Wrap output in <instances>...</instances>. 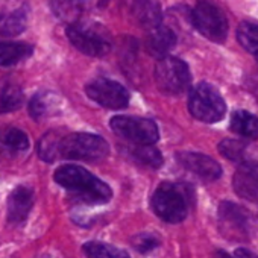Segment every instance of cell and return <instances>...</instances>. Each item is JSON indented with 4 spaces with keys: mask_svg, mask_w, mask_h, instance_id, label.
Masks as SVG:
<instances>
[{
    "mask_svg": "<svg viewBox=\"0 0 258 258\" xmlns=\"http://www.w3.org/2000/svg\"><path fill=\"white\" fill-rule=\"evenodd\" d=\"M53 179L87 204H106L112 198V190L102 179L76 164L61 166L56 169Z\"/></svg>",
    "mask_w": 258,
    "mask_h": 258,
    "instance_id": "6da1fadb",
    "label": "cell"
},
{
    "mask_svg": "<svg viewBox=\"0 0 258 258\" xmlns=\"http://www.w3.org/2000/svg\"><path fill=\"white\" fill-rule=\"evenodd\" d=\"M191 199L193 191L188 185L163 182L155 190L151 204L154 213L164 222L179 223L187 217Z\"/></svg>",
    "mask_w": 258,
    "mask_h": 258,
    "instance_id": "7a4b0ae2",
    "label": "cell"
},
{
    "mask_svg": "<svg viewBox=\"0 0 258 258\" xmlns=\"http://www.w3.org/2000/svg\"><path fill=\"white\" fill-rule=\"evenodd\" d=\"M109 154L108 143L96 134L75 133L61 134L58 133L56 142V160H81V161H99L106 158Z\"/></svg>",
    "mask_w": 258,
    "mask_h": 258,
    "instance_id": "3957f363",
    "label": "cell"
},
{
    "mask_svg": "<svg viewBox=\"0 0 258 258\" xmlns=\"http://www.w3.org/2000/svg\"><path fill=\"white\" fill-rule=\"evenodd\" d=\"M67 38L79 52L88 56L100 58L111 50V37L97 23H72L67 26Z\"/></svg>",
    "mask_w": 258,
    "mask_h": 258,
    "instance_id": "277c9868",
    "label": "cell"
},
{
    "mask_svg": "<svg viewBox=\"0 0 258 258\" xmlns=\"http://www.w3.org/2000/svg\"><path fill=\"white\" fill-rule=\"evenodd\" d=\"M190 114L205 123H216L223 118L226 103L220 93L207 82H201L190 91L188 96Z\"/></svg>",
    "mask_w": 258,
    "mask_h": 258,
    "instance_id": "5b68a950",
    "label": "cell"
},
{
    "mask_svg": "<svg viewBox=\"0 0 258 258\" xmlns=\"http://www.w3.org/2000/svg\"><path fill=\"white\" fill-rule=\"evenodd\" d=\"M109 126L112 131L137 146H152L160 139V131L154 120L134 115H115Z\"/></svg>",
    "mask_w": 258,
    "mask_h": 258,
    "instance_id": "8992f818",
    "label": "cell"
},
{
    "mask_svg": "<svg viewBox=\"0 0 258 258\" xmlns=\"http://www.w3.org/2000/svg\"><path fill=\"white\" fill-rule=\"evenodd\" d=\"M155 82L164 94H181L190 87L191 75L188 66L175 56L163 58L155 66Z\"/></svg>",
    "mask_w": 258,
    "mask_h": 258,
    "instance_id": "52a82bcc",
    "label": "cell"
},
{
    "mask_svg": "<svg viewBox=\"0 0 258 258\" xmlns=\"http://www.w3.org/2000/svg\"><path fill=\"white\" fill-rule=\"evenodd\" d=\"M195 28L214 43L225 41L228 35V22L225 14L208 0H199L193 10Z\"/></svg>",
    "mask_w": 258,
    "mask_h": 258,
    "instance_id": "ba28073f",
    "label": "cell"
},
{
    "mask_svg": "<svg viewBox=\"0 0 258 258\" xmlns=\"http://www.w3.org/2000/svg\"><path fill=\"white\" fill-rule=\"evenodd\" d=\"M85 93L93 102L109 109H123L129 103L127 90L121 84L106 78H97L87 84Z\"/></svg>",
    "mask_w": 258,
    "mask_h": 258,
    "instance_id": "9c48e42d",
    "label": "cell"
},
{
    "mask_svg": "<svg viewBox=\"0 0 258 258\" xmlns=\"http://www.w3.org/2000/svg\"><path fill=\"white\" fill-rule=\"evenodd\" d=\"M31 8L26 0H0V35L16 37L26 31Z\"/></svg>",
    "mask_w": 258,
    "mask_h": 258,
    "instance_id": "30bf717a",
    "label": "cell"
},
{
    "mask_svg": "<svg viewBox=\"0 0 258 258\" xmlns=\"http://www.w3.org/2000/svg\"><path fill=\"white\" fill-rule=\"evenodd\" d=\"M219 226L225 237L243 240L250 228V216L235 204L222 202L219 205Z\"/></svg>",
    "mask_w": 258,
    "mask_h": 258,
    "instance_id": "8fae6325",
    "label": "cell"
},
{
    "mask_svg": "<svg viewBox=\"0 0 258 258\" xmlns=\"http://www.w3.org/2000/svg\"><path fill=\"white\" fill-rule=\"evenodd\" d=\"M126 19L148 31L161 25V8L157 0H120Z\"/></svg>",
    "mask_w": 258,
    "mask_h": 258,
    "instance_id": "7c38bea8",
    "label": "cell"
},
{
    "mask_svg": "<svg viewBox=\"0 0 258 258\" xmlns=\"http://www.w3.org/2000/svg\"><path fill=\"white\" fill-rule=\"evenodd\" d=\"M176 160L182 167L198 175L204 181L211 182L222 176V167L216 160L208 155L199 152H178Z\"/></svg>",
    "mask_w": 258,
    "mask_h": 258,
    "instance_id": "4fadbf2b",
    "label": "cell"
},
{
    "mask_svg": "<svg viewBox=\"0 0 258 258\" xmlns=\"http://www.w3.org/2000/svg\"><path fill=\"white\" fill-rule=\"evenodd\" d=\"M232 185L241 199L258 205V161L241 163L234 173Z\"/></svg>",
    "mask_w": 258,
    "mask_h": 258,
    "instance_id": "5bb4252c",
    "label": "cell"
},
{
    "mask_svg": "<svg viewBox=\"0 0 258 258\" xmlns=\"http://www.w3.org/2000/svg\"><path fill=\"white\" fill-rule=\"evenodd\" d=\"M34 205V191L26 185L16 187L7 202V219L11 225H22L28 219Z\"/></svg>",
    "mask_w": 258,
    "mask_h": 258,
    "instance_id": "9a60e30c",
    "label": "cell"
},
{
    "mask_svg": "<svg viewBox=\"0 0 258 258\" xmlns=\"http://www.w3.org/2000/svg\"><path fill=\"white\" fill-rule=\"evenodd\" d=\"M175 44H176V35L170 28L160 25L157 28L149 29V34L146 37V49L154 58L157 59L167 58L169 52L175 47Z\"/></svg>",
    "mask_w": 258,
    "mask_h": 258,
    "instance_id": "2e32d148",
    "label": "cell"
},
{
    "mask_svg": "<svg viewBox=\"0 0 258 258\" xmlns=\"http://www.w3.org/2000/svg\"><path fill=\"white\" fill-rule=\"evenodd\" d=\"M34 53V47L22 41H2L0 43V66L8 67L28 59Z\"/></svg>",
    "mask_w": 258,
    "mask_h": 258,
    "instance_id": "e0dca14e",
    "label": "cell"
},
{
    "mask_svg": "<svg viewBox=\"0 0 258 258\" xmlns=\"http://www.w3.org/2000/svg\"><path fill=\"white\" fill-rule=\"evenodd\" d=\"M59 99L52 91H40L29 102V114L35 120L53 115L58 111Z\"/></svg>",
    "mask_w": 258,
    "mask_h": 258,
    "instance_id": "ac0fdd59",
    "label": "cell"
},
{
    "mask_svg": "<svg viewBox=\"0 0 258 258\" xmlns=\"http://www.w3.org/2000/svg\"><path fill=\"white\" fill-rule=\"evenodd\" d=\"M23 90L13 81L0 82V114L17 111L23 105Z\"/></svg>",
    "mask_w": 258,
    "mask_h": 258,
    "instance_id": "d6986e66",
    "label": "cell"
},
{
    "mask_svg": "<svg viewBox=\"0 0 258 258\" xmlns=\"http://www.w3.org/2000/svg\"><path fill=\"white\" fill-rule=\"evenodd\" d=\"M229 127L232 133L241 137L258 139V117L247 111H243V109L235 111L231 117Z\"/></svg>",
    "mask_w": 258,
    "mask_h": 258,
    "instance_id": "ffe728a7",
    "label": "cell"
},
{
    "mask_svg": "<svg viewBox=\"0 0 258 258\" xmlns=\"http://www.w3.org/2000/svg\"><path fill=\"white\" fill-rule=\"evenodd\" d=\"M237 40L243 49L258 56V23L243 22L237 29Z\"/></svg>",
    "mask_w": 258,
    "mask_h": 258,
    "instance_id": "44dd1931",
    "label": "cell"
},
{
    "mask_svg": "<svg viewBox=\"0 0 258 258\" xmlns=\"http://www.w3.org/2000/svg\"><path fill=\"white\" fill-rule=\"evenodd\" d=\"M84 252L88 255V258H131L127 252L99 241H88L84 244Z\"/></svg>",
    "mask_w": 258,
    "mask_h": 258,
    "instance_id": "7402d4cb",
    "label": "cell"
},
{
    "mask_svg": "<svg viewBox=\"0 0 258 258\" xmlns=\"http://www.w3.org/2000/svg\"><path fill=\"white\" fill-rule=\"evenodd\" d=\"M129 155L133 158H136L139 163L145 164V166H149V167H160L163 164V157L161 154L155 149V148H151V146H134L129 149Z\"/></svg>",
    "mask_w": 258,
    "mask_h": 258,
    "instance_id": "603a6c76",
    "label": "cell"
},
{
    "mask_svg": "<svg viewBox=\"0 0 258 258\" xmlns=\"http://www.w3.org/2000/svg\"><path fill=\"white\" fill-rule=\"evenodd\" d=\"M247 151V145L238 140H223L219 145V152L228 158L229 161H237V163H244V154Z\"/></svg>",
    "mask_w": 258,
    "mask_h": 258,
    "instance_id": "cb8c5ba5",
    "label": "cell"
},
{
    "mask_svg": "<svg viewBox=\"0 0 258 258\" xmlns=\"http://www.w3.org/2000/svg\"><path fill=\"white\" fill-rule=\"evenodd\" d=\"M4 145L11 152H25L29 149V139L20 129H10L4 139Z\"/></svg>",
    "mask_w": 258,
    "mask_h": 258,
    "instance_id": "d4e9b609",
    "label": "cell"
},
{
    "mask_svg": "<svg viewBox=\"0 0 258 258\" xmlns=\"http://www.w3.org/2000/svg\"><path fill=\"white\" fill-rule=\"evenodd\" d=\"M134 247L140 252H151L152 249H155L158 246V238L152 234H140L137 237H134L133 240Z\"/></svg>",
    "mask_w": 258,
    "mask_h": 258,
    "instance_id": "484cf974",
    "label": "cell"
},
{
    "mask_svg": "<svg viewBox=\"0 0 258 258\" xmlns=\"http://www.w3.org/2000/svg\"><path fill=\"white\" fill-rule=\"evenodd\" d=\"M234 258H258V255L252 253L247 249H237L234 253Z\"/></svg>",
    "mask_w": 258,
    "mask_h": 258,
    "instance_id": "4316f807",
    "label": "cell"
},
{
    "mask_svg": "<svg viewBox=\"0 0 258 258\" xmlns=\"http://www.w3.org/2000/svg\"><path fill=\"white\" fill-rule=\"evenodd\" d=\"M220 255H222V258H234V256H229V255L225 253V252H220Z\"/></svg>",
    "mask_w": 258,
    "mask_h": 258,
    "instance_id": "83f0119b",
    "label": "cell"
},
{
    "mask_svg": "<svg viewBox=\"0 0 258 258\" xmlns=\"http://www.w3.org/2000/svg\"><path fill=\"white\" fill-rule=\"evenodd\" d=\"M256 61H258V56H256Z\"/></svg>",
    "mask_w": 258,
    "mask_h": 258,
    "instance_id": "f1b7e54d",
    "label": "cell"
}]
</instances>
